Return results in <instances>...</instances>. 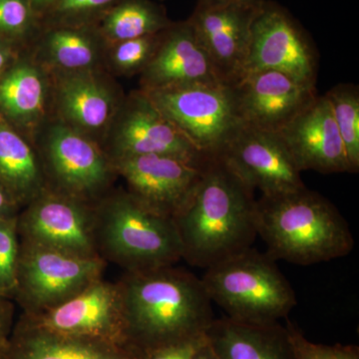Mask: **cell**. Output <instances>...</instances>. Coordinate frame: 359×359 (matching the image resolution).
Listing matches in <instances>:
<instances>
[{
  "label": "cell",
  "instance_id": "obj_23",
  "mask_svg": "<svg viewBox=\"0 0 359 359\" xmlns=\"http://www.w3.org/2000/svg\"><path fill=\"white\" fill-rule=\"evenodd\" d=\"M40 65L54 73L98 70L107 44L95 26H43L36 40Z\"/></svg>",
  "mask_w": 359,
  "mask_h": 359
},
{
  "label": "cell",
  "instance_id": "obj_13",
  "mask_svg": "<svg viewBox=\"0 0 359 359\" xmlns=\"http://www.w3.org/2000/svg\"><path fill=\"white\" fill-rule=\"evenodd\" d=\"M205 161L192 162L175 156L151 154L116 161L112 165L135 199L152 211L174 219L193 195Z\"/></svg>",
  "mask_w": 359,
  "mask_h": 359
},
{
  "label": "cell",
  "instance_id": "obj_21",
  "mask_svg": "<svg viewBox=\"0 0 359 359\" xmlns=\"http://www.w3.org/2000/svg\"><path fill=\"white\" fill-rule=\"evenodd\" d=\"M23 52L0 75V116L32 141L44 120L50 81L46 68Z\"/></svg>",
  "mask_w": 359,
  "mask_h": 359
},
{
  "label": "cell",
  "instance_id": "obj_19",
  "mask_svg": "<svg viewBox=\"0 0 359 359\" xmlns=\"http://www.w3.org/2000/svg\"><path fill=\"white\" fill-rule=\"evenodd\" d=\"M53 93L59 120L96 142L107 133L123 102L98 70L55 72Z\"/></svg>",
  "mask_w": 359,
  "mask_h": 359
},
{
  "label": "cell",
  "instance_id": "obj_18",
  "mask_svg": "<svg viewBox=\"0 0 359 359\" xmlns=\"http://www.w3.org/2000/svg\"><path fill=\"white\" fill-rule=\"evenodd\" d=\"M222 84L189 20L173 22L162 32L154 56L141 73L143 91Z\"/></svg>",
  "mask_w": 359,
  "mask_h": 359
},
{
  "label": "cell",
  "instance_id": "obj_17",
  "mask_svg": "<svg viewBox=\"0 0 359 359\" xmlns=\"http://www.w3.org/2000/svg\"><path fill=\"white\" fill-rule=\"evenodd\" d=\"M299 171L351 173L327 97L318 95L278 132Z\"/></svg>",
  "mask_w": 359,
  "mask_h": 359
},
{
  "label": "cell",
  "instance_id": "obj_24",
  "mask_svg": "<svg viewBox=\"0 0 359 359\" xmlns=\"http://www.w3.org/2000/svg\"><path fill=\"white\" fill-rule=\"evenodd\" d=\"M0 186L20 205L46 188L39 153L25 135L0 116Z\"/></svg>",
  "mask_w": 359,
  "mask_h": 359
},
{
  "label": "cell",
  "instance_id": "obj_29",
  "mask_svg": "<svg viewBox=\"0 0 359 359\" xmlns=\"http://www.w3.org/2000/svg\"><path fill=\"white\" fill-rule=\"evenodd\" d=\"M162 32L109 45L110 63L116 72L123 75L143 72L157 50Z\"/></svg>",
  "mask_w": 359,
  "mask_h": 359
},
{
  "label": "cell",
  "instance_id": "obj_10",
  "mask_svg": "<svg viewBox=\"0 0 359 359\" xmlns=\"http://www.w3.org/2000/svg\"><path fill=\"white\" fill-rule=\"evenodd\" d=\"M106 134L101 147L111 163L151 154L175 156L192 162L209 158L162 114L141 89L123 99Z\"/></svg>",
  "mask_w": 359,
  "mask_h": 359
},
{
  "label": "cell",
  "instance_id": "obj_34",
  "mask_svg": "<svg viewBox=\"0 0 359 359\" xmlns=\"http://www.w3.org/2000/svg\"><path fill=\"white\" fill-rule=\"evenodd\" d=\"M23 49L25 48H21L11 42L0 39V75L13 62L14 59L18 57Z\"/></svg>",
  "mask_w": 359,
  "mask_h": 359
},
{
  "label": "cell",
  "instance_id": "obj_2",
  "mask_svg": "<svg viewBox=\"0 0 359 359\" xmlns=\"http://www.w3.org/2000/svg\"><path fill=\"white\" fill-rule=\"evenodd\" d=\"M256 205L254 190L219 157L208 158L193 195L174 218L183 259L205 269L252 248Z\"/></svg>",
  "mask_w": 359,
  "mask_h": 359
},
{
  "label": "cell",
  "instance_id": "obj_36",
  "mask_svg": "<svg viewBox=\"0 0 359 359\" xmlns=\"http://www.w3.org/2000/svg\"><path fill=\"white\" fill-rule=\"evenodd\" d=\"M266 0H198L201 6H228V4H243V6H261Z\"/></svg>",
  "mask_w": 359,
  "mask_h": 359
},
{
  "label": "cell",
  "instance_id": "obj_20",
  "mask_svg": "<svg viewBox=\"0 0 359 359\" xmlns=\"http://www.w3.org/2000/svg\"><path fill=\"white\" fill-rule=\"evenodd\" d=\"M0 359L138 358L117 344L54 332L30 323L20 314Z\"/></svg>",
  "mask_w": 359,
  "mask_h": 359
},
{
  "label": "cell",
  "instance_id": "obj_35",
  "mask_svg": "<svg viewBox=\"0 0 359 359\" xmlns=\"http://www.w3.org/2000/svg\"><path fill=\"white\" fill-rule=\"evenodd\" d=\"M20 210V205L0 186V219L18 218Z\"/></svg>",
  "mask_w": 359,
  "mask_h": 359
},
{
  "label": "cell",
  "instance_id": "obj_12",
  "mask_svg": "<svg viewBox=\"0 0 359 359\" xmlns=\"http://www.w3.org/2000/svg\"><path fill=\"white\" fill-rule=\"evenodd\" d=\"M252 190L262 196H276L304 187L302 172L295 165L280 133L245 126L217 156Z\"/></svg>",
  "mask_w": 359,
  "mask_h": 359
},
{
  "label": "cell",
  "instance_id": "obj_7",
  "mask_svg": "<svg viewBox=\"0 0 359 359\" xmlns=\"http://www.w3.org/2000/svg\"><path fill=\"white\" fill-rule=\"evenodd\" d=\"M46 188L95 205L110 192L114 167L100 144L58 119L36 148Z\"/></svg>",
  "mask_w": 359,
  "mask_h": 359
},
{
  "label": "cell",
  "instance_id": "obj_39",
  "mask_svg": "<svg viewBox=\"0 0 359 359\" xmlns=\"http://www.w3.org/2000/svg\"><path fill=\"white\" fill-rule=\"evenodd\" d=\"M0 297H1V295H0Z\"/></svg>",
  "mask_w": 359,
  "mask_h": 359
},
{
  "label": "cell",
  "instance_id": "obj_26",
  "mask_svg": "<svg viewBox=\"0 0 359 359\" xmlns=\"http://www.w3.org/2000/svg\"><path fill=\"white\" fill-rule=\"evenodd\" d=\"M344 142L353 174L359 171V88L353 83L335 85L325 94Z\"/></svg>",
  "mask_w": 359,
  "mask_h": 359
},
{
  "label": "cell",
  "instance_id": "obj_15",
  "mask_svg": "<svg viewBox=\"0 0 359 359\" xmlns=\"http://www.w3.org/2000/svg\"><path fill=\"white\" fill-rule=\"evenodd\" d=\"M231 88L243 124L275 133L318 96L316 88L273 70L245 73Z\"/></svg>",
  "mask_w": 359,
  "mask_h": 359
},
{
  "label": "cell",
  "instance_id": "obj_14",
  "mask_svg": "<svg viewBox=\"0 0 359 359\" xmlns=\"http://www.w3.org/2000/svg\"><path fill=\"white\" fill-rule=\"evenodd\" d=\"M21 316L54 332L103 340L125 348L119 287L117 283L107 282L103 278L55 308Z\"/></svg>",
  "mask_w": 359,
  "mask_h": 359
},
{
  "label": "cell",
  "instance_id": "obj_32",
  "mask_svg": "<svg viewBox=\"0 0 359 359\" xmlns=\"http://www.w3.org/2000/svg\"><path fill=\"white\" fill-rule=\"evenodd\" d=\"M207 344L205 334L160 347L144 354L138 359H194Z\"/></svg>",
  "mask_w": 359,
  "mask_h": 359
},
{
  "label": "cell",
  "instance_id": "obj_31",
  "mask_svg": "<svg viewBox=\"0 0 359 359\" xmlns=\"http://www.w3.org/2000/svg\"><path fill=\"white\" fill-rule=\"evenodd\" d=\"M287 327L295 359H359V347L354 344H316L306 339L290 321H287Z\"/></svg>",
  "mask_w": 359,
  "mask_h": 359
},
{
  "label": "cell",
  "instance_id": "obj_3",
  "mask_svg": "<svg viewBox=\"0 0 359 359\" xmlns=\"http://www.w3.org/2000/svg\"><path fill=\"white\" fill-rule=\"evenodd\" d=\"M257 233L276 261L311 266L348 256L354 238L330 200L306 186L262 196L256 205Z\"/></svg>",
  "mask_w": 359,
  "mask_h": 359
},
{
  "label": "cell",
  "instance_id": "obj_28",
  "mask_svg": "<svg viewBox=\"0 0 359 359\" xmlns=\"http://www.w3.org/2000/svg\"><path fill=\"white\" fill-rule=\"evenodd\" d=\"M121 0H54L42 26H95Z\"/></svg>",
  "mask_w": 359,
  "mask_h": 359
},
{
  "label": "cell",
  "instance_id": "obj_33",
  "mask_svg": "<svg viewBox=\"0 0 359 359\" xmlns=\"http://www.w3.org/2000/svg\"><path fill=\"white\" fill-rule=\"evenodd\" d=\"M15 304L11 299L0 297V353L6 346L15 323Z\"/></svg>",
  "mask_w": 359,
  "mask_h": 359
},
{
  "label": "cell",
  "instance_id": "obj_6",
  "mask_svg": "<svg viewBox=\"0 0 359 359\" xmlns=\"http://www.w3.org/2000/svg\"><path fill=\"white\" fill-rule=\"evenodd\" d=\"M13 295L22 313L39 314L63 304L103 278L107 263L20 240Z\"/></svg>",
  "mask_w": 359,
  "mask_h": 359
},
{
  "label": "cell",
  "instance_id": "obj_22",
  "mask_svg": "<svg viewBox=\"0 0 359 359\" xmlns=\"http://www.w3.org/2000/svg\"><path fill=\"white\" fill-rule=\"evenodd\" d=\"M205 339L218 359H295L289 330L280 323L250 325L215 318Z\"/></svg>",
  "mask_w": 359,
  "mask_h": 359
},
{
  "label": "cell",
  "instance_id": "obj_1",
  "mask_svg": "<svg viewBox=\"0 0 359 359\" xmlns=\"http://www.w3.org/2000/svg\"><path fill=\"white\" fill-rule=\"evenodd\" d=\"M116 283L121 295L124 346L137 358L202 337L215 320L202 280L185 269L125 273Z\"/></svg>",
  "mask_w": 359,
  "mask_h": 359
},
{
  "label": "cell",
  "instance_id": "obj_38",
  "mask_svg": "<svg viewBox=\"0 0 359 359\" xmlns=\"http://www.w3.org/2000/svg\"><path fill=\"white\" fill-rule=\"evenodd\" d=\"M194 359H218V358L215 355L208 344H205V346L201 349Z\"/></svg>",
  "mask_w": 359,
  "mask_h": 359
},
{
  "label": "cell",
  "instance_id": "obj_9",
  "mask_svg": "<svg viewBox=\"0 0 359 359\" xmlns=\"http://www.w3.org/2000/svg\"><path fill=\"white\" fill-rule=\"evenodd\" d=\"M273 70L316 88L318 52L306 28L287 8L266 0L252 26L245 73Z\"/></svg>",
  "mask_w": 359,
  "mask_h": 359
},
{
  "label": "cell",
  "instance_id": "obj_37",
  "mask_svg": "<svg viewBox=\"0 0 359 359\" xmlns=\"http://www.w3.org/2000/svg\"><path fill=\"white\" fill-rule=\"evenodd\" d=\"M28 1L30 2L35 13L39 14V18H41L42 20L45 14H46L47 11L50 8L54 0H28Z\"/></svg>",
  "mask_w": 359,
  "mask_h": 359
},
{
  "label": "cell",
  "instance_id": "obj_8",
  "mask_svg": "<svg viewBox=\"0 0 359 359\" xmlns=\"http://www.w3.org/2000/svg\"><path fill=\"white\" fill-rule=\"evenodd\" d=\"M144 92L207 157L221 154L243 126L230 85H191Z\"/></svg>",
  "mask_w": 359,
  "mask_h": 359
},
{
  "label": "cell",
  "instance_id": "obj_30",
  "mask_svg": "<svg viewBox=\"0 0 359 359\" xmlns=\"http://www.w3.org/2000/svg\"><path fill=\"white\" fill-rule=\"evenodd\" d=\"M16 219H0V295L11 299L16 289L20 243Z\"/></svg>",
  "mask_w": 359,
  "mask_h": 359
},
{
  "label": "cell",
  "instance_id": "obj_27",
  "mask_svg": "<svg viewBox=\"0 0 359 359\" xmlns=\"http://www.w3.org/2000/svg\"><path fill=\"white\" fill-rule=\"evenodd\" d=\"M42 27L41 18L28 0H0V39L25 48Z\"/></svg>",
  "mask_w": 359,
  "mask_h": 359
},
{
  "label": "cell",
  "instance_id": "obj_5",
  "mask_svg": "<svg viewBox=\"0 0 359 359\" xmlns=\"http://www.w3.org/2000/svg\"><path fill=\"white\" fill-rule=\"evenodd\" d=\"M276 262L252 247L205 269L201 280L226 318L250 325H273L287 318L297 304L292 285Z\"/></svg>",
  "mask_w": 359,
  "mask_h": 359
},
{
  "label": "cell",
  "instance_id": "obj_4",
  "mask_svg": "<svg viewBox=\"0 0 359 359\" xmlns=\"http://www.w3.org/2000/svg\"><path fill=\"white\" fill-rule=\"evenodd\" d=\"M97 250L106 263L140 273L175 266L183 247L174 219L149 209L128 191L109 192L94 205Z\"/></svg>",
  "mask_w": 359,
  "mask_h": 359
},
{
  "label": "cell",
  "instance_id": "obj_25",
  "mask_svg": "<svg viewBox=\"0 0 359 359\" xmlns=\"http://www.w3.org/2000/svg\"><path fill=\"white\" fill-rule=\"evenodd\" d=\"M173 21L166 11L152 0H121L95 25L107 46L164 32Z\"/></svg>",
  "mask_w": 359,
  "mask_h": 359
},
{
  "label": "cell",
  "instance_id": "obj_11",
  "mask_svg": "<svg viewBox=\"0 0 359 359\" xmlns=\"http://www.w3.org/2000/svg\"><path fill=\"white\" fill-rule=\"evenodd\" d=\"M16 221L20 240L78 257H100L94 205L45 188L20 210Z\"/></svg>",
  "mask_w": 359,
  "mask_h": 359
},
{
  "label": "cell",
  "instance_id": "obj_16",
  "mask_svg": "<svg viewBox=\"0 0 359 359\" xmlns=\"http://www.w3.org/2000/svg\"><path fill=\"white\" fill-rule=\"evenodd\" d=\"M261 6L197 4L188 20L224 84L231 86L245 74L252 22Z\"/></svg>",
  "mask_w": 359,
  "mask_h": 359
}]
</instances>
